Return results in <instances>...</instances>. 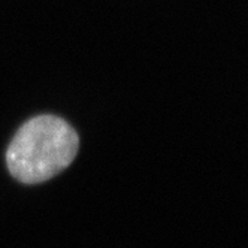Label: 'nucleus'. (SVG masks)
I'll list each match as a JSON object with an SVG mask.
<instances>
[{"label":"nucleus","instance_id":"1","mask_svg":"<svg viewBox=\"0 0 248 248\" xmlns=\"http://www.w3.org/2000/svg\"><path fill=\"white\" fill-rule=\"evenodd\" d=\"M79 148L74 127L54 115H39L23 124L6 151V163L14 178L38 184L63 172Z\"/></svg>","mask_w":248,"mask_h":248}]
</instances>
